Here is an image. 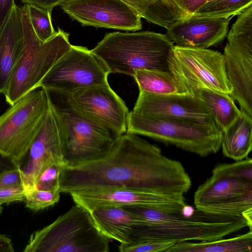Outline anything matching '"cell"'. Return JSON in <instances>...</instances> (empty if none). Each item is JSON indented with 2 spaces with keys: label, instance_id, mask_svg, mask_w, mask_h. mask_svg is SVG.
<instances>
[{
  "label": "cell",
  "instance_id": "33",
  "mask_svg": "<svg viewBox=\"0 0 252 252\" xmlns=\"http://www.w3.org/2000/svg\"><path fill=\"white\" fill-rule=\"evenodd\" d=\"M23 186V180L20 168L0 174V189Z\"/></svg>",
  "mask_w": 252,
  "mask_h": 252
},
{
  "label": "cell",
  "instance_id": "37",
  "mask_svg": "<svg viewBox=\"0 0 252 252\" xmlns=\"http://www.w3.org/2000/svg\"><path fill=\"white\" fill-rule=\"evenodd\" d=\"M19 167V162L14 158L0 151V174Z\"/></svg>",
  "mask_w": 252,
  "mask_h": 252
},
{
  "label": "cell",
  "instance_id": "8",
  "mask_svg": "<svg viewBox=\"0 0 252 252\" xmlns=\"http://www.w3.org/2000/svg\"><path fill=\"white\" fill-rule=\"evenodd\" d=\"M169 72L176 84L178 93L194 95L200 89L230 94L223 55L208 49L174 45L169 61Z\"/></svg>",
  "mask_w": 252,
  "mask_h": 252
},
{
  "label": "cell",
  "instance_id": "3",
  "mask_svg": "<svg viewBox=\"0 0 252 252\" xmlns=\"http://www.w3.org/2000/svg\"><path fill=\"white\" fill-rule=\"evenodd\" d=\"M174 45L165 34L149 31L108 32L91 50L109 73L133 77L138 70L169 72Z\"/></svg>",
  "mask_w": 252,
  "mask_h": 252
},
{
  "label": "cell",
  "instance_id": "12",
  "mask_svg": "<svg viewBox=\"0 0 252 252\" xmlns=\"http://www.w3.org/2000/svg\"><path fill=\"white\" fill-rule=\"evenodd\" d=\"M195 208L210 213L252 220V182L212 175L194 194Z\"/></svg>",
  "mask_w": 252,
  "mask_h": 252
},
{
  "label": "cell",
  "instance_id": "21",
  "mask_svg": "<svg viewBox=\"0 0 252 252\" xmlns=\"http://www.w3.org/2000/svg\"><path fill=\"white\" fill-rule=\"evenodd\" d=\"M252 119L241 114L222 131L221 148L223 155L236 161L248 158L252 149Z\"/></svg>",
  "mask_w": 252,
  "mask_h": 252
},
{
  "label": "cell",
  "instance_id": "14",
  "mask_svg": "<svg viewBox=\"0 0 252 252\" xmlns=\"http://www.w3.org/2000/svg\"><path fill=\"white\" fill-rule=\"evenodd\" d=\"M61 6L83 26L133 32L142 28L140 14L122 0H66Z\"/></svg>",
  "mask_w": 252,
  "mask_h": 252
},
{
  "label": "cell",
  "instance_id": "6",
  "mask_svg": "<svg viewBox=\"0 0 252 252\" xmlns=\"http://www.w3.org/2000/svg\"><path fill=\"white\" fill-rule=\"evenodd\" d=\"M109 240L91 212L75 204L53 222L32 233L24 252H108Z\"/></svg>",
  "mask_w": 252,
  "mask_h": 252
},
{
  "label": "cell",
  "instance_id": "30",
  "mask_svg": "<svg viewBox=\"0 0 252 252\" xmlns=\"http://www.w3.org/2000/svg\"><path fill=\"white\" fill-rule=\"evenodd\" d=\"M64 165L56 164L45 170L38 177L35 188L40 190H60V176Z\"/></svg>",
  "mask_w": 252,
  "mask_h": 252
},
{
  "label": "cell",
  "instance_id": "32",
  "mask_svg": "<svg viewBox=\"0 0 252 252\" xmlns=\"http://www.w3.org/2000/svg\"><path fill=\"white\" fill-rule=\"evenodd\" d=\"M25 195L23 186L0 189V206L4 203L25 201Z\"/></svg>",
  "mask_w": 252,
  "mask_h": 252
},
{
  "label": "cell",
  "instance_id": "7",
  "mask_svg": "<svg viewBox=\"0 0 252 252\" xmlns=\"http://www.w3.org/2000/svg\"><path fill=\"white\" fill-rule=\"evenodd\" d=\"M44 89L66 134L65 165L97 158L109 150L120 138L95 125L79 112L70 103L65 92Z\"/></svg>",
  "mask_w": 252,
  "mask_h": 252
},
{
  "label": "cell",
  "instance_id": "20",
  "mask_svg": "<svg viewBox=\"0 0 252 252\" xmlns=\"http://www.w3.org/2000/svg\"><path fill=\"white\" fill-rule=\"evenodd\" d=\"M91 214L100 232L109 240L120 244L130 242L134 228L138 224L136 215L125 207H101Z\"/></svg>",
  "mask_w": 252,
  "mask_h": 252
},
{
  "label": "cell",
  "instance_id": "16",
  "mask_svg": "<svg viewBox=\"0 0 252 252\" xmlns=\"http://www.w3.org/2000/svg\"><path fill=\"white\" fill-rule=\"evenodd\" d=\"M74 203L90 212L105 207H140L179 213L186 205L184 197H175L126 188H106L70 194Z\"/></svg>",
  "mask_w": 252,
  "mask_h": 252
},
{
  "label": "cell",
  "instance_id": "17",
  "mask_svg": "<svg viewBox=\"0 0 252 252\" xmlns=\"http://www.w3.org/2000/svg\"><path fill=\"white\" fill-rule=\"evenodd\" d=\"M132 111L202 122H215L208 107L195 96L187 94H159L139 91Z\"/></svg>",
  "mask_w": 252,
  "mask_h": 252
},
{
  "label": "cell",
  "instance_id": "18",
  "mask_svg": "<svg viewBox=\"0 0 252 252\" xmlns=\"http://www.w3.org/2000/svg\"><path fill=\"white\" fill-rule=\"evenodd\" d=\"M231 18L192 14L167 29L165 35L178 46L208 49L223 41Z\"/></svg>",
  "mask_w": 252,
  "mask_h": 252
},
{
  "label": "cell",
  "instance_id": "23",
  "mask_svg": "<svg viewBox=\"0 0 252 252\" xmlns=\"http://www.w3.org/2000/svg\"><path fill=\"white\" fill-rule=\"evenodd\" d=\"M194 95L210 109L214 121L222 131L241 114L234 100L228 94L207 89H200Z\"/></svg>",
  "mask_w": 252,
  "mask_h": 252
},
{
  "label": "cell",
  "instance_id": "10",
  "mask_svg": "<svg viewBox=\"0 0 252 252\" xmlns=\"http://www.w3.org/2000/svg\"><path fill=\"white\" fill-rule=\"evenodd\" d=\"M48 101V109L42 124L21 160L26 159V161L19 166L25 190L35 188L38 177L49 166L56 164L65 165L66 134L49 99Z\"/></svg>",
  "mask_w": 252,
  "mask_h": 252
},
{
  "label": "cell",
  "instance_id": "22",
  "mask_svg": "<svg viewBox=\"0 0 252 252\" xmlns=\"http://www.w3.org/2000/svg\"><path fill=\"white\" fill-rule=\"evenodd\" d=\"M252 231L226 239L175 243L167 252H252Z\"/></svg>",
  "mask_w": 252,
  "mask_h": 252
},
{
  "label": "cell",
  "instance_id": "40",
  "mask_svg": "<svg viewBox=\"0 0 252 252\" xmlns=\"http://www.w3.org/2000/svg\"><path fill=\"white\" fill-rule=\"evenodd\" d=\"M212 0H208V2L211 1H212Z\"/></svg>",
  "mask_w": 252,
  "mask_h": 252
},
{
  "label": "cell",
  "instance_id": "15",
  "mask_svg": "<svg viewBox=\"0 0 252 252\" xmlns=\"http://www.w3.org/2000/svg\"><path fill=\"white\" fill-rule=\"evenodd\" d=\"M224 49L226 74L231 87L229 95L241 113L252 119V33L229 31Z\"/></svg>",
  "mask_w": 252,
  "mask_h": 252
},
{
  "label": "cell",
  "instance_id": "28",
  "mask_svg": "<svg viewBox=\"0 0 252 252\" xmlns=\"http://www.w3.org/2000/svg\"><path fill=\"white\" fill-rule=\"evenodd\" d=\"M26 207L36 212L54 205L60 198V190L47 191L36 188L26 190Z\"/></svg>",
  "mask_w": 252,
  "mask_h": 252
},
{
  "label": "cell",
  "instance_id": "1",
  "mask_svg": "<svg viewBox=\"0 0 252 252\" xmlns=\"http://www.w3.org/2000/svg\"><path fill=\"white\" fill-rule=\"evenodd\" d=\"M191 186L190 178L180 162L127 132L98 158L64 165L60 176L61 192L70 195L100 189L126 188L180 197Z\"/></svg>",
  "mask_w": 252,
  "mask_h": 252
},
{
  "label": "cell",
  "instance_id": "24",
  "mask_svg": "<svg viewBox=\"0 0 252 252\" xmlns=\"http://www.w3.org/2000/svg\"><path fill=\"white\" fill-rule=\"evenodd\" d=\"M133 78L139 91L159 94L178 93L176 82L170 72L138 70Z\"/></svg>",
  "mask_w": 252,
  "mask_h": 252
},
{
  "label": "cell",
  "instance_id": "4",
  "mask_svg": "<svg viewBox=\"0 0 252 252\" xmlns=\"http://www.w3.org/2000/svg\"><path fill=\"white\" fill-rule=\"evenodd\" d=\"M24 45L4 93L11 106L38 84L57 61L71 48L69 34L58 28L56 34L46 41L36 35L31 24L28 6L20 7Z\"/></svg>",
  "mask_w": 252,
  "mask_h": 252
},
{
  "label": "cell",
  "instance_id": "31",
  "mask_svg": "<svg viewBox=\"0 0 252 252\" xmlns=\"http://www.w3.org/2000/svg\"><path fill=\"white\" fill-rule=\"evenodd\" d=\"M181 19L194 14L208 0H164Z\"/></svg>",
  "mask_w": 252,
  "mask_h": 252
},
{
  "label": "cell",
  "instance_id": "13",
  "mask_svg": "<svg viewBox=\"0 0 252 252\" xmlns=\"http://www.w3.org/2000/svg\"><path fill=\"white\" fill-rule=\"evenodd\" d=\"M65 93L72 106L95 125L119 137L126 132L129 112L108 83Z\"/></svg>",
  "mask_w": 252,
  "mask_h": 252
},
{
  "label": "cell",
  "instance_id": "5",
  "mask_svg": "<svg viewBox=\"0 0 252 252\" xmlns=\"http://www.w3.org/2000/svg\"><path fill=\"white\" fill-rule=\"evenodd\" d=\"M145 135L201 157L217 153L222 131L215 123L129 112L126 132Z\"/></svg>",
  "mask_w": 252,
  "mask_h": 252
},
{
  "label": "cell",
  "instance_id": "2",
  "mask_svg": "<svg viewBox=\"0 0 252 252\" xmlns=\"http://www.w3.org/2000/svg\"><path fill=\"white\" fill-rule=\"evenodd\" d=\"M139 218L131 241H156L175 243L192 240L210 241L239 231L250 224L244 216L206 212L197 208L189 215L160 212L140 207H125Z\"/></svg>",
  "mask_w": 252,
  "mask_h": 252
},
{
  "label": "cell",
  "instance_id": "39",
  "mask_svg": "<svg viewBox=\"0 0 252 252\" xmlns=\"http://www.w3.org/2000/svg\"><path fill=\"white\" fill-rule=\"evenodd\" d=\"M1 211H2V208L0 206V215L1 213Z\"/></svg>",
  "mask_w": 252,
  "mask_h": 252
},
{
  "label": "cell",
  "instance_id": "35",
  "mask_svg": "<svg viewBox=\"0 0 252 252\" xmlns=\"http://www.w3.org/2000/svg\"><path fill=\"white\" fill-rule=\"evenodd\" d=\"M135 10L141 16L146 10L160 0H122Z\"/></svg>",
  "mask_w": 252,
  "mask_h": 252
},
{
  "label": "cell",
  "instance_id": "11",
  "mask_svg": "<svg viewBox=\"0 0 252 252\" xmlns=\"http://www.w3.org/2000/svg\"><path fill=\"white\" fill-rule=\"evenodd\" d=\"M108 74L91 50L72 45L50 68L38 88L69 93L108 83Z\"/></svg>",
  "mask_w": 252,
  "mask_h": 252
},
{
  "label": "cell",
  "instance_id": "29",
  "mask_svg": "<svg viewBox=\"0 0 252 252\" xmlns=\"http://www.w3.org/2000/svg\"><path fill=\"white\" fill-rule=\"evenodd\" d=\"M175 243L156 241H131L127 244H120L121 252H167Z\"/></svg>",
  "mask_w": 252,
  "mask_h": 252
},
{
  "label": "cell",
  "instance_id": "36",
  "mask_svg": "<svg viewBox=\"0 0 252 252\" xmlns=\"http://www.w3.org/2000/svg\"><path fill=\"white\" fill-rule=\"evenodd\" d=\"M15 4L14 0H0V30L4 25Z\"/></svg>",
  "mask_w": 252,
  "mask_h": 252
},
{
  "label": "cell",
  "instance_id": "9",
  "mask_svg": "<svg viewBox=\"0 0 252 252\" xmlns=\"http://www.w3.org/2000/svg\"><path fill=\"white\" fill-rule=\"evenodd\" d=\"M49 107L45 89L25 94L0 116V151L19 162L26 155Z\"/></svg>",
  "mask_w": 252,
  "mask_h": 252
},
{
  "label": "cell",
  "instance_id": "27",
  "mask_svg": "<svg viewBox=\"0 0 252 252\" xmlns=\"http://www.w3.org/2000/svg\"><path fill=\"white\" fill-rule=\"evenodd\" d=\"M212 175L252 182V159L246 158L231 163L216 166Z\"/></svg>",
  "mask_w": 252,
  "mask_h": 252
},
{
  "label": "cell",
  "instance_id": "34",
  "mask_svg": "<svg viewBox=\"0 0 252 252\" xmlns=\"http://www.w3.org/2000/svg\"><path fill=\"white\" fill-rule=\"evenodd\" d=\"M29 5L35 6L52 13L53 9L57 5H61L66 0H21Z\"/></svg>",
  "mask_w": 252,
  "mask_h": 252
},
{
  "label": "cell",
  "instance_id": "26",
  "mask_svg": "<svg viewBox=\"0 0 252 252\" xmlns=\"http://www.w3.org/2000/svg\"><path fill=\"white\" fill-rule=\"evenodd\" d=\"M28 6L30 21L37 36L42 41H46L57 33L51 21V12L44 9Z\"/></svg>",
  "mask_w": 252,
  "mask_h": 252
},
{
  "label": "cell",
  "instance_id": "19",
  "mask_svg": "<svg viewBox=\"0 0 252 252\" xmlns=\"http://www.w3.org/2000/svg\"><path fill=\"white\" fill-rule=\"evenodd\" d=\"M24 45L21 8L15 4L0 30V93H5Z\"/></svg>",
  "mask_w": 252,
  "mask_h": 252
},
{
  "label": "cell",
  "instance_id": "25",
  "mask_svg": "<svg viewBox=\"0 0 252 252\" xmlns=\"http://www.w3.org/2000/svg\"><path fill=\"white\" fill-rule=\"evenodd\" d=\"M252 4V0H213L201 6L194 15L224 17L237 15Z\"/></svg>",
  "mask_w": 252,
  "mask_h": 252
},
{
  "label": "cell",
  "instance_id": "38",
  "mask_svg": "<svg viewBox=\"0 0 252 252\" xmlns=\"http://www.w3.org/2000/svg\"><path fill=\"white\" fill-rule=\"evenodd\" d=\"M14 251L11 240L4 235L0 234V252Z\"/></svg>",
  "mask_w": 252,
  "mask_h": 252
}]
</instances>
